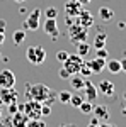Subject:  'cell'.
I'll return each mask as SVG.
<instances>
[{
    "instance_id": "obj_7",
    "label": "cell",
    "mask_w": 126,
    "mask_h": 127,
    "mask_svg": "<svg viewBox=\"0 0 126 127\" xmlns=\"http://www.w3.org/2000/svg\"><path fill=\"white\" fill-rule=\"evenodd\" d=\"M17 100H19V93H17V90H14V87L0 88V103H2V105L15 103Z\"/></svg>"
},
{
    "instance_id": "obj_36",
    "label": "cell",
    "mask_w": 126,
    "mask_h": 127,
    "mask_svg": "<svg viewBox=\"0 0 126 127\" xmlns=\"http://www.w3.org/2000/svg\"><path fill=\"white\" fill-rule=\"evenodd\" d=\"M3 41H5V32H3V31H0V46L3 44Z\"/></svg>"
},
{
    "instance_id": "obj_42",
    "label": "cell",
    "mask_w": 126,
    "mask_h": 127,
    "mask_svg": "<svg viewBox=\"0 0 126 127\" xmlns=\"http://www.w3.org/2000/svg\"><path fill=\"white\" fill-rule=\"evenodd\" d=\"M0 117H2V103H0Z\"/></svg>"
},
{
    "instance_id": "obj_14",
    "label": "cell",
    "mask_w": 126,
    "mask_h": 127,
    "mask_svg": "<svg viewBox=\"0 0 126 127\" xmlns=\"http://www.w3.org/2000/svg\"><path fill=\"white\" fill-rule=\"evenodd\" d=\"M97 92H101L106 97H111V95H114V83L109 80H101L97 85Z\"/></svg>"
},
{
    "instance_id": "obj_32",
    "label": "cell",
    "mask_w": 126,
    "mask_h": 127,
    "mask_svg": "<svg viewBox=\"0 0 126 127\" xmlns=\"http://www.w3.org/2000/svg\"><path fill=\"white\" fill-rule=\"evenodd\" d=\"M49 114H51V107H48V105L43 103V107H41V117H46Z\"/></svg>"
},
{
    "instance_id": "obj_20",
    "label": "cell",
    "mask_w": 126,
    "mask_h": 127,
    "mask_svg": "<svg viewBox=\"0 0 126 127\" xmlns=\"http://www.w3.org/2000/svg\"><path fill=\"white\" fill-rule=\"evenodd\" d=\"M106 66L113 75H116V73L121 71V63H119V59H109V61L106 63Z\"/></svg>"
},
{
    "instance_id": "obj_1",
    "label": "cell",
    "mask_w": 126,
    "mask_h": 127,
    "mask_svg": "<svg viewBox=\"0 0 126 127\" xmlns=\"http://www.w3.org/2000/svg\"><path fill=\"white\" fill-rule=\"evenodd\" d=\"M26 88H27V90H26L27 98H29V100H38L41 103L53 93V90L49 87H46V85H43V83H29Z\"/></svg>"
},
{
    "instance_id": "obj_6",
    "label": "cell",
    "mask_w": 126,
    "mask_h": 127,
    "mask_svg": "<svg viewBox=\"0 0 126 127\" xmlns=\"http://www.w3.org/2000/svg\"><path fill=\"white\" fill-rule=\"evenodd\" d=\"M41 9H34L27 15V19L24 20V31H38L39 22H41Z\"/></svg>"
},
{
    "instance_id": "obj_29",
    "label": "cell",
    "mask_w": 126,
    "mask_h": 127,
    "mask_svg": "<svg viewBox=\"0 0 126 127\" xmlns=\"http://www.w3.org/2000/svg\"><path fill=\"white\" fill-rule=\"evenodd\" d=\"M96 56H97V58H104V59H107L109 53H107V49H104V48H99V49H96Z\"/></svg>"
},
{
    "instance_id": "obj_8",
    "label": "cell",
    "mask_w": 126,
    "mask_h": 127,
    "mask_svg": "<svg viewBox=\"0 0 126 127\" xmlns=\"http://www.w3.org/2000/svg\"><path fill=\"white\" fill-rule=\"evenodd\" d=\"M43 31H44V34H46V36H49L53 41H56V39H58V36H60L58 22H56V19H46L44 26H43Z\"/></svg>"
},
{
    "instance_id": "obj_13",
    "label": "cell",
    "mask_w": 126,
    "mask_h": 127,
    "mask_svg": "<svg viewBox=\"0 0 126 127\" xmlns=\"http://www.w3.org/2000/svg\"><path fill=\"white\" fill-rule=\"evenodd\" d=\"M84 95H85V100L89 102H96L97 100V95H99V92H97V87L96 85H92V81H89L85 80V85H84Z\"/></svg>"
},
{
    "instance_id": "obj_27",
    "label": "cell",
    "mask_w": 126,
    "mask_h": 127,
    "mask_svg": "<svg viewBox=\"0 0 126 127\" xmlns=\"http://www.w3.org/2000/svg\"><path fill=\"white\" fill-rule=\"evenodd\" d=\"M44 15H46V19H56V15H58V9H55V7H48V9L44 10Z\"/></svg>"
},
{
    "instance_id": "obj_31",
    "label": "cell",
    "mask_w": 126,
    "mask_h": 127,
    "mask_svg": "<svg viewBox=\"0 0 126 127\" xmlns=\"http://www.w3.org/2000/svg\"><path fill=\"white\" fill-rule=\"evenodd\" d=\"M67 58H68V53H67V51H63V49H61V51H58V53H56V59H58L60 63H63Z\"/></svg>"
},
{
    "instance_id": "obj_16",
    "label": "cell",
    "mask_w": 126,
    "mask_h": 127,
    "mask_svg": "<svg viewBox=\"0 0 126 127\" xmlns=\"http://www.w3.org/2000/svg\"><path fill=\"white\" fill-rule=\"evenodd\" d=\"M92 114H94V115H96L99 120H102V122L111 117L109 108H107L106 105H94V107H92Z\"/></svg>"
},
{
    "instance_id": "obj_5",
    "label": "cell",
    "mask_w": 126,
    "mask_h": 127,
    "mask_svg": "<svg viewBox=\"0 0 126 127\" xmlns=\"http://www.w3.org/2000/svg\"><path fill=\"white\" fill-rule=\"evenodd\" d=\"M82 64H84V58H82V56H78L77 53H75V54H68V58L63 61V66L70 71V75L78 73V69H80Z\"/></svg>"
},
{
    "instance_id": "obj_45",
    "label": "cell",
    "mask_w": 126,
    "mask_h": 127,
    "mask_svg": "<svg viewBox=\"0 0 126 127\" xmlns=\"http://www.w3.org/2000/svg\"><path fill=\"white\" fill-rule=\"evenodd\" d=\"M125 102H126V93H125Z\"/></svg>"
},
{
    "instance_id": "obj_43",
    "label": "cell",
    "mask_w": 126,
    "mask_h": 127,
    "mask_svg": "<svg viewBox=\"0 0 126 127\" xmlns=\"http://www.w3.org/2000/svg\"><path fill=\"white\" fill-rule=\"evenodd\" d=\"M123 112H125V114H126V103H125V108H123Z\"/></svg>"
},
{
    "instance_id": "obj_12",
    "label": "cell",
    "mask_w": 126,
    "mask_h": 127,
    "mask_svg": "<svg viewBox=\"0 0 126 127\" xmlns=\"http://www.w3.org/2000/svg\"><path fill=\"white\" fill-rule=\"evenodd\" d=\"M27 122H29V117L22 110H17V112L10 114V124H12V127H26Z\"/></svg>"
},
{
    "instance_id": "obj_40",
    "label": "cell",
    "mask_w": 126,
    "mask_h": 127,
    "mask_svg": "<svg viewBox=\"0 0 126 127\" xmlns=\"http://www.w3.org/2000/svg\"><path fill=\"white\" fill-rule=\"evenodd\" d=\"M101 127H116L114 124H101Z\"/></svg>"
},
{
    "instance_id": "obj_9",
    "label": "cell",
    "mask_w": 126,
    "mask_h": 127,
    "mask_svg": "<svg viewBox=\"0 0 126 127\" xmlns=\"http://www.w3.org/2000/svg\"><path fill=\"white\" fill-rule=\"evenodd\" d=\"M15 85V75L10 69H0V88H10Z\"/></svg>"
},
{
    "instance_id": "obj_21",
    "label": "cell",
    "mask_w": 126,
    "mask_h": 127,
    "mask_svg": "<svg viewBox=\"0 0 126 127\" xmlns=\"http://www.w3.org/2000/svg\"><path fill=\"white\" fill-rule=\"evenodd\" d=\"M106 41H107V34L104 32H99L94 39V48L99 49V48H106Z\"/></svg>"
},
{
    "instance_id": "obj_18",
    "label": "cell",
    "mask_w": 126,
    "mask_h": 127,
    "mask_svg": "<svg viewBox=\"0 0 126 127\" xmlns=\"http://www.w3.org/2000/svg\"><path fill=\"white\" fill-rule=\"evenodd\" d=\"M68 80H70V85H72V88H73V90H82V88H84V85H85V78H84L82 75H78V73L72 75Z\"/></svg>"
},
{
    "instance_id": "obj_39",
    "label": "cell",
    "mask_w": 126,
    "mask_h": 127,
    "mask_svg": "<svg viewBox=\"0 0 126 127\" xmlns=\"http://www.w3.org/2000/svg\"><path fill=\"white\" fill-rule=\"evenodd\" d=\"M87 127H101V124H92V122H89Z\"/></svg>"
},
{
    "instance_id": "obj_10",
    "label": "cell",
    "mask_w": 126,
    "mask_h": 127,
    "mask_svg": "<svg viewBox=\"0 0 126 127\" xmlns=\"http://www.w3.org/2000/svg\"><path fill=\"white\" fill-rule=\"evenodd\" d=\"M80 10H82V3L78 0H68V2H65V14H67V17L75 19L80 14Z\"/></svg>"
},
{
    "instance_id": "obj_44",
    "label": "cell",
    "mask_w": 126,
    "mask_h": 127,
    "mask_svg": "<svg viewBox=\"0 0 126 127\" xmlns=\"http://www.w3.org/2000/svg\"><path fill=\"white\" fill-rule=\"evenodd\" d=\"M15 2H24V0H15Z\"/></svg>"
},
{
    "instance_id": "obj_35",
    "label": "cell",
    "mask_w": 126,
    "mask_h": 127,
    "mask_svg": "<svg viewBox=\"0 0 126 127\" xmlns=\"http://www.w3.org/2000/svg\"><path fill=\"white\" fill-rule=\"evenodd\" d=\"M119 63H121V71H126V58L119 59Z\"/></svg>"
},
{
    "instance_id": "obj_19",
    "label": "cell",
    "mask_w": 126,
    "mask_h": 127,
    "mask_svg": "<svg viewBox=\"0 0 126 127\" xmlns=\"http://www.w3.org/2000/svg\"><path fill=\"white\" fill-rule=\"evenodd\" d=\"M90 49H92V46L87 44L85 41H84V42H78V44H77V54H78V56H82V58H85L89 53H90Z\"/></svg>"
},
{
    "instance_id": "obj_17",
    "label": "cell",
    "mask_w": 126,
    "mask_h": 127,
    "mask_svg": "<svg viewBox=\"0 0 126 127\" xmlns=\"http://www.w3.org/2000/svg\"><path fill=\"white\" fill-rule=\"evenodd\" d=\"M97 15H99V19L106 24V22H111V20L114 19V10L111 9V7H101L99 12H97Z\"/></svg>"
},
{
    "instance_id": "obj_41",
    "label": "cell",
    "mask_w": 126,
    "mask_h": 127,
    "mask_svg": "<svg viewBox=\"0 0 126 127\" xmlns=\"http://www.w3.org/2000/svg\"><path fill=\"white\" fill-rule=\"evenodd\" d=\"M58 127H75L73 124H61V126H58Z\"/></svg>"
},
{
    "instance_id": "obj_30",
    "label": "cell",
    "mask_w": 126,
    "mask_h": 127,
    "mask_svg": "<svg viewBox=\"0 0 126 127\" xmlns=\"http://www.w3.org/2000/svg\"><path fill=\"white\" fill-rule=\"evenodd\" d=\"M58 76H60L61 80H68L70 76H72V75H70V71H68V69L65 68V66H63V68H61V69L58 71Z\"/></svg>"
},
{
    "instance_id": "obj_2",
    "label": "cell",
    "mask_w": 126,
    "mask_h": 127,
    "mask_svg": "<svg viewBox=\"0 0 126 127\" xmlns=\"http://www.w3.org/2000/svg\"><path fill=\"white\" fill-rule=\"evenodd\" d=\"M68 39L75 46H77L78 42H84V41L87 39V27L80 26L77 22L70 24V27H68Z\"/></svg>"
},
{
    "instance_id": "obj_23",
    "label": "cell",
    "mask_w": 126,
    "mask_h": 127,
    "mask_svg": "<svg viewBox=\"0 0 126 127\" xmlns=\"http://www.w3.org/2000/svg\"><path fill=\"white\" fill-rule=\"evenodd\" d=\"M82 102H84V97L77 93V95H72V97H70V102H68V105H72L73 108H78Z\"/></svg>"
},
{
    "instance_id": "obj_46",
    "label": "cell",
    "mask_w": 126,
    "mask_h": 127,
    "mask_svg": "<svg viewBox=\"0 0 126 127\" xmlns=\"http://www.w3.org/2000/svg\"><path fill=\"white\" fill-rule=\"evenodd\" d=\"M0 59H2V53H0Z\"/></svg>"
},
{
    "instance_id": "obj_11",
    "label": "cell",
    "mask_w": 126,
    "mask_h": 127,
    "mask_svg": "<svg viewBox=\"0 0 126 127\" xmlns=\"http://www.w3.org/2000/svg\"><path fill=\"white\" fill-rule=\"evenodd\" d=\"M75 20H77V24L84 26V27H87V29L94 26V15H92L89 10H85V9L80 10V14H78L77 17H75Z\"/></svg>"
},
{
    "instance_id": "obj_4",
    "label": "cell",
    "mask_w": 126,
    "mask_h": 127,
    "mask_svg": "<svg viewBox=\"0 0 126 127\" xmlns=\"http://www.w3.org/2000/svg\"><path fill=\"white\" fill-rule=\"evenodd\" d=\"M41 107H43V103L38 100H27L22 105V112L29 119H41Z\"/></svg>"
},
{
    "instance_id": "obj_34",
    "label": "cell",
    "mask_w": 126,
    "mask_h": 127,
    "mask_svg": "<svg viewBox=\"0 0 126 127\" xmlns=\"http://www.w3.org/2000/svg\"><path fill=\"white\" fill-rule=\"evenodd\" d=\"M0 127H12L10 119H9V120H0Z\"/></svg>"
},
{
    "instance_id": "obj_38",
    "label": "cell",
    "mask_w": 126,
    "mask_h": 127,
    "mask_svg": "<svg viewBox=\"0 0 126 127\" xmlns=\"http://www.w3.org/2000/svg\"><path fill=\"white\" fill-rule=\"evenodd\" d=\"M78 2H80V3H82V5H87V3H90V2H92V0H78Z\"/></svg>"
},
{
    "instance_id": "obj_25",
    "label": "cell",
    "mask_w": 126,
    "mask_h": 127,
    "mask_svg": "<svg viewBox=\"0 0 126 127\" xmlns=\"http://www.w3.org/2000/svg\"><path fill=\"white\" fill-rule=\"evenodd\" d=\"M70 97H72V93H70L68 90H63V92L56 93V98H58L61 103H68V102H70Z\"/></svg>"
},
{
    "instance_id": "obj_24",
    "label": "cell",
    "mask_w": 126,
    "mask_h": 127,
    "mask_svg": "<svg viewBox=\"0 0 126 127\" xmlns=\"http://www.w3.org/2000/svg\"><path fill=\"white\" fill-rule=\"evenodd\" d=\"M92 102H89V100H84L82 103H80V107H78V110L82 112V114H92Z\"/></svg>"
},
{
    "instance_id": "obj_28",
    "label": "cell",
    "mask_w": 126,
    "mask_h": 127,
    "mask_svg": "<svg viewBox=\"0 0 126 127\" xmlns=\"http://www.w3.org/2000/svg\"><path fill=\"white\" fill-rule=\"evenodd\" d=\"M55 102H56V92L53 90V93H51V95H49V97L46 98V100H44L43 103H44V105H48V107H51V105H53Z\"/></svg>"
},
{
    "instance_id": "obj_26",
    "label": "cell",
    "mask_w": 126,
    "mask_h": 127,
    "mask_svg": "<svg viewBox=\"0 0 126 127\" xmlns=\"http://www.w3.org/2000/svg\"><path fill=\"white\" fill-rule=\"evenodd\" d=\"M26 127H46V122L41 119H29V122L26 124Z\"/></svg>"
},
{
    "instance_id": "obj_37",
    "label": "cell",
    "mask_w": 126,
    "mask_h": 127,
    "mask_svg": "<svg viewBox=\"0 0 126 127\" xmlns=\"http://www.w3.org/2000/svg\"><path fill=\"white\" fill-rule=\"evenodd\" d=\"M5 26H7V24H5V20L0 19V31H3V32H5Z\"/></svg>"
},
{
    "instance_id": "obj_15",
    "label": "cell",
    "mask_w": 126,
    "mask_h": 127,
    "mask_svg": "<svg viewBox=\"0 0 126 127\" xmlns=\"http://www.w3.org/2000/svg\"><path fill=\"white\" fill-rule=\"evenodd\" d=\"M87 63V66L90 68V71L92 73H101L102 69H104V66H106V59L104 58H94L92 61H85Z\"/></svg>"
},
{
    "instance_id": "obj_33",
    "label": "cell",
    "mask_w": 126,
    "mask_h": 127,
    "mask_svg": "<svg viewBox=\"0 0 126 127\" xmlns=\"http://www.w3.org/2000/svg\"><path fill=\"white\" fill-rule=\"evenodd\" d=\"M7 107H9V114H14V112L19 110V103L15 102V103H10V105H7Z\"/></svg>"
},
{
    "instance_id": "obj_22",
    "label": "cell",
    "mask_w": 126,
    "mask_h": 127,
    "mask_svg": "<svg viewBox=\"0 0 126 127\" xmlns=\"http://www.w3.org/2000/svg\"><path fill=\"white\" fill-rule=\"evenodd\" d=\"M12 39H14V44H22L24 41H26V31L24 29H19V31H15L14 34H12Z\"/></svg>"
},
{
    "instance_id": "obj_3",
    "label": "cell",
    "mask_w": 126,
    "mask_h": 127,
    "mask_svg": "<svg viewBox=\"0 0 126 127\" xmlns=\"http://www.w3.org/2000/svg\"><path fill=\"white\" fill-rule=\"evenodd\" d=\"M26 58H27V61H29L31 64L39 66L46 59V49L43 48V46H29L27 51H26Z\"/></svg>"
}]
</instances>
